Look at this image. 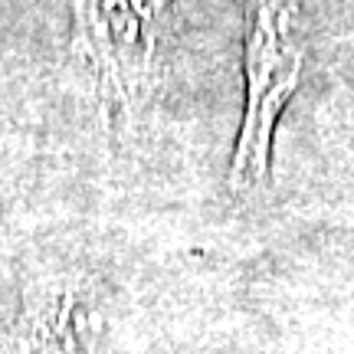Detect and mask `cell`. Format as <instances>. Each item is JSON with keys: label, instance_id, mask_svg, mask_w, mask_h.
Listing matches in <instances>:
<instances>
[{"label": "cell", "instance_id": "cell-1", "mask_svg": "<svg viewBox=\"0 0 354 354\" xmlns=\"http://www.w3.org/2000/svg\"><path fill=\"white\" fill-rule=\"evenodd\" d=\"M295 0H256L246 43V118L233 154V187L253 190L269 177L272 131L282 105L302 76V46L295 39Z\"/></svg>", "mask_w": 354, "mask_h": 354}, {"label": "cell", "instance_id": "cell-2", "mask_svg": "<svg viewBox=\"0 0 354 354\" xmlns=\"http://www.w3.org/2000/svg\"><path fill=\"white\" fill-rule=\"evenodd\" d=\"M158 0H82L86 30L105 69L118 82L145 73L151 56V33Z\"/></svg>", "mask_w": 354, "mask_h": 354}]
</instances>
